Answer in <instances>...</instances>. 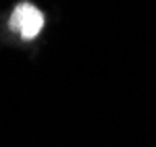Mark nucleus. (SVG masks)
Segmentation results:
<instances>
[{
    "label": "nucleus",
    "mask_w": 156,
    "mask_h": 147,
    "mask_svg": "<svg viewBox=\"0 0 156 147\" xmlns=\"http://www.w3.org/2000/svg\"><path fill=\"white\" fill-rule=\"evenodd\" d=\"M9 23L12 31L19 33L23 39H34L44 29V12L31 2H21L15 6Z\"/></svg>",
    "instance_id": "1"
}]
</instances>
